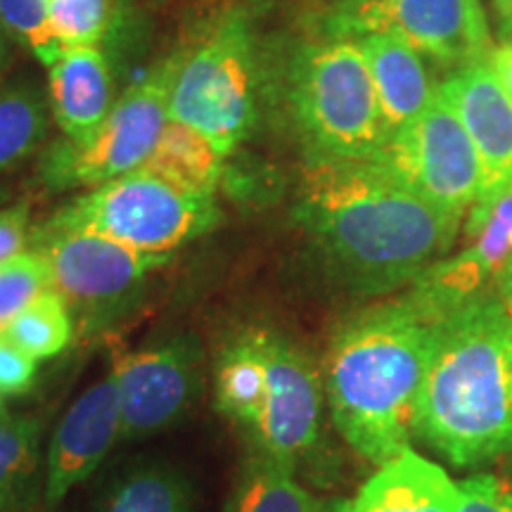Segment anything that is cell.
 Wrapping results in <instances>:
<instances>
[{"label":"cell","instance_id":"1","mask_svg":"<svg viewBox=\"0 0 512 512\" xmlns=\"http://www.w3.org/2000/svg\"><path fill=\"white\" fill-rule=\"evenodd\" d=\"M294 214L328 273L358 294L413 285L451 252L463 226L377 159H313Z\"/></svg>","mask_w":512,"mask_h":512},{"label":"cell","instance_id":"2","mask_svg":"<svg viewBox=\"0 0 512 512\" xmlns=\"http://www.w3.org/2000/svg\"><path fill=\"white\" fill-rule=\"evenodd\" d=\"M451 311L411 287L335 330L325 354V401L358 456L384 465L411 448L422 387Z\"/></svg>","mask_w":512,"mask_h":512},{"label":"cell","instance_id":"3","mask_svg":"<svg viewBox=\"0 0 512 512\" xmlns=\"http://www.w3.org/2000/svg\"><path fill=\"white\" fill-rule=\"evenodd\" d=\"M415 437L456 467L512 453V318L498 294L467 299L441 323Z\"/></svg>","mask_w":512,"mask_h":512},{"label":"cell","instance_id":"4","mask_svg":"<svg viewBox=\"0 0 512 512\" xmlns=\"http://www.w3.org/2000/svg\"><path fill=\"white\" fill-rule=\"evenodd\" d=\"M290 102L313 159L370 162L392 138L366 57L354 41L316 43L294 57Z\"/></svg>","mask_w":512,"mask_h":512},{"label":"cell","instance_id":"5","mask_svg":"<svg viewBox=\"0 0 512 512\" xmlns=\"http://www.w3.org/2000/svg\"><path fill=\"white\" fill-rule=\"evenodd\" d=\"M221 219L214 195L183 188L152 169H136L76 197L48 230H91L147 254L176 252Z\"/></svg>","mask_w":512,"mask_h":512},{"label":"cell","instance_id":"6","mask_svg":"<svg viewBox=\"0 0 512 512\" xmlns=\"http://www.w3.org/2000/svg\"><path fill=\"white\" fill-rule=\"evenodd\" d=\"M254 114V31L245 12L233 10L183 53L169 117L200 131L228 157L247 138Z\"/></svg>","mask_w":512,"mask_h":512},{"label":"cell","instance_id":"7","mask_svg":"<svg viewBox=\"0 0 512 512\" xmlns=\"http://www.w3.org/2000/svg\"><path fill=\"white\" fill-rule=\"evenodd\" d=\"M183 53L157 62L117 100L100 131L83 145L64 143L50 152L43 178L53 188H98L143 169L169 124L171 93Z\"/></svg>","mask_w":512,"mask_h":512},{"label":"cell","instance_id":"8","mask_svg":"<svg viewBox=\"0 0 512 512\" xmlns=\"http://www.w3.org/2000/svg\"><path fill=\"white\" fill-rule=\"evenodd\" d=\"M34 249L46 256L53 287L83 330L102 328L138 297L169 256L147 254L91 230L38 228Z\"/></svg>","mask_w":512,"mask_h":512},{"label":"cell","instance_id":"9","mask_svg":"<svg viewBox=\"0 0 512 512\" xmlns=\"http://www.w3.org/2000/svg\"><path fill=\"white\" fill-rule=\"evenodd\" d=\"M377 162L394 171L422 200L460 219L484 190L475 143L439 88L420 117L392 133Z\"/></svg>","mask_w":512,"mask_h":512},{"label":"cell","instance_id":"10","mask_svg":"<svg viewBox=\"0 0 512 512\" xmlns=\"http://www.w3.org/2000/svg\"><path fill=\"white\" fill-rule=\"evenodd\" d=\"M266 396L259 422L247 434L252 451L297 472L323 437L325 387L304 349L273 330H261Z\"/></svg>","mask_w":512,"mask_h":512},{"label":"cell","instance_id":"11","mask_svg":"<svg viewBox=\"0 0 512 512\" xmlns=\"http://www.w3.org/2000/svg\"><path fill=\"white\" fill-rule=\"evenodd\" d=\"M112 375L119 389L121 439H150L181 422L200 399L202 354L188 339L152 344L119 356Z\"/></svg>","mask_w":512,"mask_h":512},{"label":"cell","instance_id":"12","mask_svg":"<svg viewBox=\"0 0 512 512\" xmlns=\"http://www.w3.org/2000/svg\"><path fill=\"white\" fill-rule=\"evenodd\" d=\"M121 439L117 380L110 373L83 389L50 437L43 470V505L53 510L86 482Z\"/></svg>","mask_w":512,"mask_h":512},{"label":"cell","instance_id":"13","mask_svg":"<svg viewBox=\"0 0 512 512\" xmlns=\"http://www.w3.org/2000/svg\"><path fill=\"white\" fill-rule=\"evenodd\" d=\"M370 31H396L441 64L489 60L491 38L479 0H370Z\"/></svg>","mask_w":512,"mask_h":512},{"label":"cell","instance_id":"14","mask_svg":"<svg viewBox=\"0 0 512 512\" xmlns=\"http://www.w3.org/2000/svg\"><path fill=\"white\" fill-rule=\"evenodd\" d=\"M439 93L456 110L482 159V195L508 183L512 178V100L489 67V60L460 67L451 79L441 83Z\"/></svg>","mask_w":512,"mask_h":512},{"label":"cell","instance_id":"15","mask_svg":"<svg viewBox=\"0 0 512 512\" xmlns=\"http://www.w3.org/2000/svg\"><path fill=\"white\" fill-rule=\"evenodd\" d=\"M53 117L67 143H88L112 112V72L98 46L64 48L48 67Z\"/></svg>","mask_w":512,"mask_h":512},{"label":"cell","instance_id":"16","mask_svg":"<svg viewBox=\"0 0 512 512\" xmlns=\"http://www.w3.org/2000/svg\"><path fill=\"white\" fill-rule=\"evenodd\" d=\"M358 48L366 57L377 100L392 133L420 117L437 95V88L432 86L418 50L396 31L363 34Z\"/></svg>","mask_w":512,"mask_h":512},{"label":"cell","instance_id":"17","mask_svg":"<svg viewBox=\"0 0 512 512\" xmlns=\"http://www.w3.org/2000/svg\"><path fill=\"white\" fill-rule=\"evenodd\" d=\"M356 512H458V484L413 448L380 465L358 491Z\"/></svg>","mask_w":512,"mask_h":512},{"label":"cell","instance_id":"18","mask_svg":"<svg viewBox=\"0 0 512 512\" xmlns=\"http://www.w3.org/2000/svg\"><path fill=\"white\" fill-rule=\"evenodd\" d=\"M266 396V356L261 328L245 330L223 347L214 366V403L223 418L249 434Z\"/></svg>","mask_w":512,"mask_h":512},{"label":"cell","instance_id":"19","mask_svg":"<svg viewBox=\"0 0 512 512\" xmlns=\"http://www.w3.org/2000/svg\"><path fill=\"white\" fill-rule=\"evenodd\" d=\"M98 512H195V489L176 465L147 460L105 486Z\"/></svg>","mask_w":512,"mask_h":512},{"label":"cell","instance_id":"20","mask_svg":"<svg viewBox=\"0 0 512 512\" xmlns=\"http://www.w3.org/2000/svg\"><path fill=\"white\" fill-rule=\"evenodd\" d=\"M223 512H325V505L285 465L249 451Z\"/></svg>","mask_w":512,"mask_h":512},{"label":"cell","instance_id":"21","mask_svg":"<svg viewBox=\"0 0 512 512\" xmlns=\"http://www.w3.org/2000/svg\"><path fill=\"white\" fill-rule=\"evenodd\" d=\"M41 422L0 406V512H29L38 491Z\"/></svg>","mask_w":512,"mask_h":512},{"label":"cell","instance_id":"22","mask_svg":"<svg viewBox=\"0 0 512 512\" xmlns=\"http://www.w3.org/2000/svg\"><path fill=\"white\" fill-rule=\"evenodd\" d=\"M226 157L200 131L169 119L162 138L147 159V169L169 178L183 188L216 195Z\"/></svg>","mask_w":512,"mask_h":512},{"label":"cell","instance_id":"23","mask_svg":"<svg viewBox=\"0 0 512 512\" xmlns=\"http://www.w3.org/2000/svg\"><path fill=\"white\" fill-rule=\"evenodd\" d=\"M74 325L72 306L55 287H50L38 294L29 306H24L3 332L19 349L41 363L62 354L72 344Z\"/></svg>","mask_w":512,"mask_h":512},{"label":"cell","instance_id":"24","mask_svg":"<svg viewBox=\"0 0 512 512\" xmlns=\"http://www.w3.org/2000/svg\"><path fill=\"white\" fill-rule=\"evenodd\" d=\"M46 100L29 86L0 91V174L36 150L46 136Z\"/></svg>","mask_w":512,"mask_h":512},{"label":"cell","instance_id":"25","mask_svg":"<svg viewBox=\"0 0 512 512\" xmlns=\"http://www.w3.org/2000/svg\"><path fill=\"white\" fill-rule=\"evenodd\" d=\"M53 287L46 256L38 249H24L12 259L0 261V330L29 306L41 292Z\"/></svg>","mask_w":512,"mask_h":512},{"label":"cell","instance_id":"26","mask_svg":"<svg viewBox=\"0 0 512 512\" xmlns=\"http://www.w3.org/2000/svg\"><path fill=\"white\" fill-rule=\"evenodd\" d=\"M0 27L50 67L62 53L50 27L48 0H0Z\"/></svg>","mask_w":512,"mask_h":512},{"label":"cell","instance_id":"27","mask_svg":"<svg viewBox=\"0 0 512 512\" xmlns=\"http://www.w3.org/2000/svg\"><path fill=\"white\" fill-rule=\"evenodd\" d=\"M48 12L62 48L98 46L110 24V0H48Z\"/></svg>","mask_w":512,"mask_h":512},{"label":"cell","instance_id":"28","mask_svg":"<svg viewBox=\"0 0 512 512\" xmlns=\"http://www.w3.org/2000/svg\"><path fill=\"white\" fill-rule=\"evenodd\" d=\"M458 512H512V484L496 475L463 479L458 484Z\"/></svg>","mask_w":512,"mask_h":512},{"label":"cell","instance_id":"29","mask_svg":"<svg viewBox=\"0 0 512 512\" xmlns=\"http://www.w3.org/2000/svg\"><path fill=\"white\" fill-rule=\"evenodd\" d=\"M38 361L0 330V401L27 394L36 382Z\"/></svg>","mask_w":512,"mask_h":512},{"label":"cell","instance_id":"30","mask_svg":"<svg viewBox=\"0 0 512 512\" xmlns=\"http://www.w3.org/2000/svg\"><path fill=\"white\" fill-rule=\"evenodd\" d=\"M29 240V207L27 202L0 209V261L24 252Z\"/></svg>","mask_w":512,"mask_h":512},{"label":"cell","instance_id":"31","mask_svg":"<svg viewBox=\"0 0 512 512\" xmlns=\"http://www.w3.org/2000/svg\"><path fill=\"white\" fill-rule=\"evenodd\" d=\"M489 67L494 69L496 79L501 81L505 93H508L510 100H512V41L503 43V46L491 50Z\"/></svg>","mask_w":512,"mask_h":512},{"label":"cell","instance_id":"32","mask_svg":"<svg viewBox=\"0 0 512 512\" xmlns=\"http://www.w3.org/2000/svg\"><path fill=\"white\" fill-rule=\"evenodd\" d=\"M496 294H498V299H501L503 309L508 311V316L512 318V271L501 280V285H498Z\"/></svg>","mask_w":512,"mask_h":512},{"label":"cell","instance_id":"33","mask_svg":"<svg viewBox=\"0 0 512 512\" xmlns=\"http://www.w3.org/2000/svg\"><path fill=\"white\" fill-rule=\"evenodd\" d=\"M496 12L505 34H508V31L512 34V0H496Z\"/></svg>","mask_w":512,"mask_h":512},{"label":"cell","instance_id":"34","mask_svg":"<svg viewBox=\"0 0 512 512\" xmlns=\"http://www.w3.org/2000/svg\"><path fill=\"white\" fill-rule=\"evenodd\" d=\"M5 31H3V27H0V74H3V69H5V62H8V43H5Z\"/></svg>","mask_w":512,"mask_h":512},{"label":"cell","instance_id":"35","mask_svg":"<svg viewBox=\"0 0 512 512\" xmlns=\"http://www.w3.org/2000/svg\"><path fill=\"white\" fill-rule=\"evenodd\" d=\"M325 512H356V510H354V503H351V501H342V503L330 505V508H325Z\"/></svg>","mask_w":512,"mask_h":512},{"label":"cell","instance_id":"36","mask_svg":"<svg viewBox=\"0 0 512 512\" xmlns=\"http://www.w3.org/2000/svg\"><path fill=\"white\" fill-rule=\"evenodd\" d=\"M0 406H3V401H0Z\"/></svg>","mask_w":512,"mask_h":512}]
</instances>
